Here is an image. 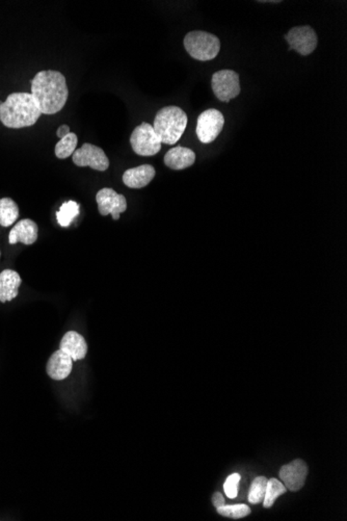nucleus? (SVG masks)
I'll return each mask as SVG.
<instances>
[{"label": "nucleus", "instance_id": "obj_1", "mask_svg": "<svg viewBox=\"0 0 347 521\" xmlns=\"http://www.w3.org/2000/svg\"><path fill=\"white\" fill-rule=\"evenodd\" d=\"M32 95L42 114L54 115L67 103L69 90L65 76L59 71H40L30 81Z\"/></svg>", "mask_w": 347, "mask_h": 521}, {"label": "nucleus", "instance_id": "obj_2", "mask_svg": "<svg viewBox=\"0 0 347 521\" xmlns=\"http://www.w3.org/2000/svg\"><path fill=\"white\" fill-rule=\"evenodd\" d=\"M41 115L37 102L30 93H12L6 101L0 102V121L8 128L30 127Z\"/></svg>", "mask_w": 347, "mask_h": 521}, {"label": "nucleus", "instance_id": "obj_3", "mask_svg": "<svg viewBox=\"0 0 347 521\" xmlns=\"http://www.w3.org/2000/svg\"><path fill=\"white\" fill-rule=\"evenodd\" d=\"M187 115L182 108L170 105L157 112L154 119V132L161 143L175 145L184 134L187 126Z\"/></svg>", "mask_w": 347, "mask_h": 521}, {"label": "nucleus", "instance_id": "obj_4", "mask_svg": "<svg viewBox=\"0 0 347 521\" xmlns=\"http://www.w3.org/2000/svg\"><path fill=\"white\" fill-rule=\"evenodd\" d=\"M185 50L192 59L208 62L216 59L220 50V41L216 35L203 30H192L185 35Z\"/></svg>", "mask_w": 347, "mask_h": 521}, {"label": "nucleus", "instance_id": "obj_5", "mask_svg": "<svg viewBox=\"0 0 347 521\" xmlns=\"http://www.w3.org/2000/svg\"><path fill=\"white\" fill-rule=\"evenodd\" d=\"M132 149L141 156H153L161 150V141L153 126L143 122L134 128L130 137Z\"/></svg>", "mask_w": 347, "mask_h": 521}, {"label": "nucleus", "instance_id": "obj_6", "mask_svg": "<svg viewBox=\"0 0 347 521\" xmlns=\"http://www.w3.org/2000/svg\"><path fill=\"white\" fill-rule=\"evenodd\" d=\"M212 91L218 101L229 103L240 94V75L233 70H220L212 75Z\"/></svg>", "mask_w": 347, "mask_h": 521}, {"label": "nucleus", "instance_id": "obj_7", "mask_svg": "<svg viewBox=\"0 0 347 521\" xmlns=\"http://www.w3.org/2000/svg\"><path fill=\"white\" fill-rule=\"evenodd\" d=\"M225 118L220 110L210 108L199 116L196 132L201 143L210 144L224 128Z\"/></svg>", "mask_w": 347, "mask_h": 521}, {"label": "nucleus", "instance_id": "obj_8", "mask_svg": "<svg viewBox=\"0 0 347 521\" xmlns=\"http://www.w3.org/2000/svg\"><path fill=\"white\" fill-rule=\"evenodd\" d=\"M284 39L288 42L289 50H295L302 57L310 55L317 47L318 38L311 26H295L291 28Z\"/></svg>", "mask_w": 347, "mask_h": 521}, {"label": "nucleus", "instance_id": "obj_9", "mask_svg": "<svg viewBox=\"0 0 347 521\" xmlns=\"http://www.w3.org/2000/svg\"><path fill=\"white\" fill-rule=\"evenodd\" d=\"M72 159L77 167H90L100 172H105L110 167V161L105 152L92 144H83V147L75 150Z\"/></svg>", "mask_w": 347, "mask_h": 521}, {"label": "nucleus", "instance_id": "obj_10", "mask_svg": "<svg viewBox=\"0 0 347 521\" xmlns=\"http://www.w3.org/2000/svg\"><path fill=\"white\" fill-rule=\"evenodd\" d=\"M96 202L101 216L112 214L114 221L120 219V214L127 210V200L125 196L118 194L112 188H105L96 195Z\"/></svg>", "mask_w": 347, "mask_h": 521}, {"label": "nucleus", "instance_id": "obj_11", "mask_svg": "<svg viewBox=\"0 0 347 521\" xmlns=\"http://www.w3.org/2000/svg\"><path fill=\"white\" fill-rule=\"evenodd\" d=\"M281 480L284 483L286 489L290 491H298L304 487L308 476V465L302 459H296L289 464L284 465L278 472Z\"/></svg>", "mask_w": 347, "mask_h": 521}, {"label": "nucleus", "instance_id": "obj_12", "mask_svg": "<svg viewBox=\"0 0 347 521\" xmlns=\"http://www.w3.org/2000/svg\"><path fill=\"white\" fill-rule=\"evenodd\" d=\"M39 234V227L37 223L30 219H24L18 222L8 234V241L11 245L22 243L30 246L35 244Z\"/></svg>", "mask_w": 347, "mask_h": 521}, {"label": "nucleus", "instance_id": "obj_13", "mask_svg": "<svg viewBox=\"0 0 347 521\" xmlns=\"http://www.w3.org/2000/svg\"><path fill=\"white\" fill-rule=\"evenodd\" d=\"M72 358L65 353V352L59 350L54 352L50 357L46 367V372L48 376L53 380L61 381L68 378L70 376L73 369Z\"/></svg>", "mask_w": 347, "mask_h": 521}, {"label": "nucleus", "instance_id": "obj_14", "mask_svg": "<svg viewBox=\"0 0 347 521\" xmlns=\"http://www.w3.org/2000/svg\"><path fill=\"white\" fill-rule=\"evenodd\" d=\"M59 350L69 355L73 361L83 360L88 353L87 341L76 331H69L61 339Z\"/></svg>", "mask_w": 347, "mask_h": 521}, {"label": "nucleus", "instance_id": "obj_15", "mask_svg": "<svg viewBox=\"0 0 347 521\" xmlns=\"http://www.w3.org/2000/svg\"><path fill=\"white\" fill-rule=\"evenodd\" d=\"M155 174L156 171L153 166L141 165L125 171L123 183L130 188H143L153 181Z\"/></svg>", "mask_w": 347, "mask_h": 521}, {"label": "nucleus", "instance_id": "obj_16", "mask_svg": "<svg viewBox=\"0 0 347 521\" xmlns=\"http://www.w3.org/2000/svg\"><path fill=\"white\" fill-rule=\"evenodd\" d=\"M196 161V153L189 148L177 147L172 148L165 155V165L167 168L175 171L184 170L192 167Z\"/></svg>", "mask_w": 347, "mask_h": 521}, {"label": "nucleus", "instance_id": "obj_17", "mask_svg": "<svg viewBox=\"0 0 347 521\" xmlns=\"http://www.w3.org/2000/svg\"><path fill=\"white\" fill-rule=\"evenodd\" d=\"M21 283V277L16 270H2L0 273V302L6 303L14 300L18 296V290Z\"/></svg>", "mask_w": 347, "mask_h": 521}, {"label": "nucleus", "instance_id": "obj_18", "mask_svg": "<svg viewBox=\"0 0 347 521\" xmlns=\"http://www.w3.org/2000/svg\"><path fill=\"white\" fill-rule=\"evenodd\" d=\"M19 218V207L11 198L0 199V225L8 227Z\"/></svg>", "mask_w": 347, "mask_h": 521}, {"label": "nucleus", "instance_id": "obj_19", "mask_svg": "<svg viewBox=\"0 0 347 521\" xmlns=\"http://www.w3.org/2000/svg\"><path fill=\"white\" fill-rule=\"evenodd\" d=\"M286 493V487L283 485L277 479H271L267 480L266 490H265L264 500H263V507L265 509L273 507L278 496Z\"/></svg>", "mask_w": 347, "mask_h": 521}, {"label": "nucleus", "instance_id": "obj_20", "mask_svg": "<svg viewBox=\"0 0 347 521\" xmlns=\"http://www.w3.org/2000/svg\"><path fill=\"white\" fill-rule=\"evenodd\" d=\"M79 214V205L75 201L64 203L57 212V222L61 227H69L73 219Z\"/></svg>", "mask_w": 347, "mask_h": 521}, {"label": "nucleus", "instance_id": "obj_21", "mask_svg": "<svg viewBox=\"0 0 347 521\" xmlns=\"http://www.w3.org/2000/svg\"><path fill=\"white\" fill-rule=\"evenodd\" d=\"M77 143H78L77 135L72 132L59 139V143L55 145V155L57 159H65L73 155L76 149Z\"/></svg>", "mask_w": 347, "mask_h": 521}, {"label": "nucleus", "instance_id": "obj_22", "mask_svg": "<svg viewBox=\"0 0 347 521\" xmlns=\"http://www.w3.org/2000/svg\"><path fill=\"white\" fill-rule=\"evenodd\" d=\"M267 479L265 476H258L252 483L249 488L247 500L251 504L257 505L264 500L265 490H266Z\"/></svg>", "mask_w": 347, "mask_h": 521}, {"label": "nucleus", "instance_id": "obj_23", "mask_svg": "<svg viewBox=\"0 0 347 521\" xmlns=\"http://www.w3.org/2000/svg\"><path fill=\"white\" fill-rule=\"evenodd\" d=\"M218 514L224 516V517L233 518V520H240V518L247 517L251 514V509L249 505H225L223 507L216 509Z\"/></svg>", "mask_w": 347, "mask_h": 521}, {"label": "nucleus", "instance_id": "obj_24", "mask_svg": "<svg viewBox=\"0 0 347 521\" xmlns=\"http://www.w3.org/2000/svg\"><path fill=\"white\" fill-rule=\"evenodd\" d=\"M240 474H233L228 476L224 484L225 493L229 498H235L237 496V488L240 484Z\"/></svg>", "mask_w": 347, "mask_h": 521}, {"label": "nucleus", "instance_id": "obj_25", "mask_svg": "<svg viewBox=\"0 0 347 521\" xmlns=\"http://www.w3.org/2000/svg\"><path fill=\"white\" fill-rule=\"evenodd\" d=\"M212 504H213L216 509L226 505L224 496H223V494L220 493V492H216V493L213 494V496H212Z\"/></svg>", "mask_w": 347, "mask_h": 521}, {"label": "nucleus", "instance_id": "obj_26", "mask_svg": "<svg viewBox=\"0 0 347 521\" xmlns=\"http://www.w3.org/2000/svg\"><path fill=\"white\" fill-rule=\"evenodd\" d=\"M70 134V127L68 125H61L59 126V130H57V137H59V139H63V137H65L66 135Z\"/></svg>", "mask_w": 347, "mask_h": 521}, {"label": "nucleus", "instance_id": "obj_27", "mask_svg": "<svg viewBox=\"0 0 347 521\" xmlns=\"http://www.w3.org/2000/svg\"><path fill=\"white\" fill-rule=\"evenodd\" d=\"M0 256H1V253H0Z\"/></svg>", "mask_w": 347, "mask_h": 521}]
</instances>
